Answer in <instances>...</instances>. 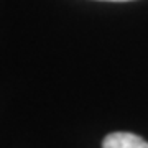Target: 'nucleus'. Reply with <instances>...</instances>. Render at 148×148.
I'll return each instance as SVG.
<instances>
[{"label": "nucleus", "mask_w": 148, "mask_h": 148, "mask_svg": "<svg viewBox=\"0 0 148 148\" xmlns=\"http://www.w3.org/2000/svg\"><path fill=\"white\" fill-rule=\"evenodd\" d=\"M107 2H128V0H107Z\"/></svg>", "instance_id": "obj_2"}, {"label": "nucleus", "mask_w": 148, "mask_h": 148, "mask_svg": "<svg viewBox=\"0 0 148 148\" xmlns=\"http://www.w3.org/2000/svg\"><path fill=\"white\" fill-rule=\"evenodd\" d=\"M102 148H148V142L135 133L114 132L104 138Z\"/></svg>", "instance_id": "obj_1"}]
</instances>
